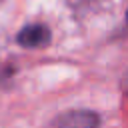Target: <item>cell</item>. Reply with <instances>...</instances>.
<instances>
[{
	"mask_svg": "<svg viewBox=\"0 0 128 128\" xmlns=\"http://www.w3.org/2000/svg\"><path fill=\"white\" fill-rule=\"evenodd\" d=\"M126 16H128V14H126Z\"/></svg>",
	"mask_w": 128,
	"mask_h": 128,
	"instance_id": "4",
	"label": "cell"
},
{
	"mask_svg": "<svg viewBox=\"0 0 128 128\" xmlns=\"http://www.w3.org/2000/svg\"><path fill=\"white\" fill-rule=\"evenodd\" d=\"M124 86H126V92H128V76H126V80H124Z\"/></svg>",
	"mask_w": 128,
	"mask_h": 128,
	"instance_id": "3",
	"label": "cell"
},
{
	"mask_svg": "<svg viewBox=\"0 0 128 128\" xmlns=\"http://www.w3.org/2000/svg\"><path fill=\"white\" fill-rule=\"evenodd\" d=\"M96 126H98V116L86 110L66 112L58 116L54 122V128H96Z\"/></svg>",
	"mask_w": 128,
	"mask_h": 128,
	"instance_id": "2",
	"label": "cell"
},
{
	"mask_svg": "<svg viewBox=\"0 0 128 128\" xmlns=\"http://www.w3.org/2000/svg\"><path fill=\"white\" fill-rule=\"evenodd\" d=\"M50 42V30L44 24H28L18 32V44L24 48H42Z\"/></svg>",
	"mask_w": 128,
	"mask_h": 128,
	"instance_id": "1",
	"label": "cell"
}]
</instances>
